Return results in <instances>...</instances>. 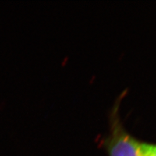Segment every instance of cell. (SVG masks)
<instances>
[{
    "mask_svg": "<svg viewBox=\"0 0 156 156\" xmlns=\"http://www.w3.org/2000/svg\"><path fill=\"white\" fill-rule=\"evenodd\" d=\"M140 147L143 156H156V144L140 142Z\"/></svg>",
    "mask_w": 156,
    "mask_h": 156,
    "instance_id": "7a4b0ae2",
    "label": "cell"
},
{
    "mask_svg": "<svg viewBox=\"0 0 156 156\" xmlns=\"http://www.w3.org/2000/svg\"><path fill=\"white\" fill-rule=\"evenodd\" d=\"M103 146L108 156H143L139 140L128 133L123 126L117 104L111 114L110 132L103 140Z\"/></svg>",
    "mask_w": 156,
    "mask_h": 156,
    "instance_id": "6da1fadb",
    "label": "cell"
}]
</instances>
